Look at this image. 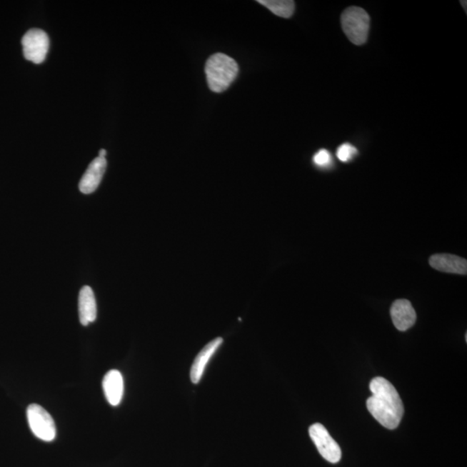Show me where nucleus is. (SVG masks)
<instances>
[{"label": "nucleus", "mask_w": 467, "mask_h": 467, "mask_svg": "<svg viewBox=\"0 0 467 467\" xmlns=\"http://www.w3.org/2000/svg\"><path fill=\"white\" fill-rule=\"evenodd\" d=\"M370 389L372 396L366 401L368 412L384 428L396 429L404 413L403 401L398 392L383 378L372 379Z\"/></svg>", "instance_id": "f257e3e1"}, {"label": "nucleus", "mask_w": 467, "mask_h": 467, "mask_svg": "<svg viewBox=\"0 0 467 467\" xmlns=\"http://www.w3.org/2000/svg\"><path fill=\"white\" fill-rule=\"evenodd\" d=\"M236 61L223 53H216L208 59L206 74L211 91L222 93L235 81L238 74Z\"/></svg>", "instance_id": "f03ea898"}, {"label": "nucleus", "mask_w": 467, "mask_h": 467, "mask_svg": "<svg viewBox=\"0 0 467 467\" xmlns=\"http://www.w3.org/2000/svg\"><path fill=\"white\" fill-rule=\"evenodd\" d=\"M370 22V16L360 7L347 8L341 16L343 31L351 42L356 45L366 43Z\"/></svg>", "instance_id": "7ed1b4c3"}, {"label": "nucleus", "mask_w": 467, "mask_h": 467, "mask_svg": "<svg viewBox=\"0 0 467 467\" xmlns=\"http://www.w3.org/2000/svg\"><path fill=\"white\" fill-rule=\"evenodd\" d=\"M28 423L32 433L44 441H52L56 436L54 420L43 407L39 404H31L27 408Z\"/></svg>", "instance_id": "20e7f679"}, {"label": "nucleus", "mask_w": 467, "mask_h": 467, "mask_svg": "<svg viewBox=\"0 0 467 467\" xmlns=\"http://www.w3.org/2000/svg\"><path fill=\"white\" fill-rule=\"evenodd\" d=\"M22 45L24 57L32 63L40 64L46 59L50 40L45 31L32 29L23 36Z\"/></svg>", "instance_id": "39448f33"}, {"label": "nucleus", "mask_w": 467, "mask_h": 467, "mask_svg": "<svg viewBox=\"0 0 467 467\" xmlns=\"http://www.w3.org/2000/svg\"><path fill=\"white\" fill-rule=\"evenodd\" d=\"M309 434L311 441L317 446L318 453L325 460L333 464L341 460L342 453L340 446L322 424L311 425Z\"/></svg>", "instance_id": "423d86ee"}, {"label": "nucleus", "mask_w": 467, "mask_h": 467, "mask_svg": "<svg viewBox=\"0 0 467 467\" xmlns=\"http://www.w3.org/2000/svg\"><path fill=\"white\" fill-rule=\"evenodd\" d=\"M391 315L393 323L401 331L411 328L416 321V310L407 300H397L393 303Z\"/></svg>", "instance_id": "0eeeda50"}, {"label": "nucleus", "mask_w": 467, "mask_h": 467, "mask_svg": "<svg viewBox=\"0 0 467 467\" xmlns=\"http://www.w3.org/2000/svg\"><path fill=\"white\" fill-rule=\"evenodd\" d=\"M106 161L98 157L90 163L88 169L79 183V189L84 194H91L96 191L105 174Z\"/></svg>", "instance_id": "6e6552de"}, {"label": "nucleus", "mask_w": 467, "mask_h": 467, "mask_svg": "<svg viewBox=\"0 0 467 467\" xmlns=\"http://www.w3.org/2000/svg\"><path fill=\"white\" fill-rule=\"evenodd\" d=\"M429 263L438 271L462 274V276H466L467 273L466 260L450 253H436L430 257Z\"/></svg>", "instance_id": "1a4fd4ad"}, {"label": "nucleus", "mask_w": 467, "mask_h": 467, "mask_svg": "<svg viewBox=\"0 0 467 467\" xmlns=\"http://www.w3.org/2000/svg\"><path fill=\"white\" fill-rule=\"evenodd\" d=\"M223 343L224 339L222 338H216L210 343H208L201 350L198 356H196L191 368V380L192 383H199L200 382L207 363L210 361L211 356L215 354L217 349L222 346Z\"/></svg>", "instance_id": "9d476101"}, {"label": "nucleus", "mask_w": 467, "mask_h": 467, "mask_svg": "<svg viewBox=\"0 0 467 467\" xmlns=\"http://www.w3.org/2000/svg\"><path fill=\"white\" fill-rule=\"evenodd\" d=\"M104 394L106 400L112 406H118L122 400L124 393V381L121 373L117 370H112L106 373L102 381Z\"/></svg>", "instance_id": "9b49d317"}, {"label": "nucleus", "mask_w": 467, "mask_h": 467, "mask_svg": "<svg viewBox=\"0 0 467 467\" xmlns=\"http://www.w3.org/2000/svg\"><path fill=\"white\" fill-rule=\"evenodd\" d=\"M79 307V318L81 325L87 326L96 321L97 317V306L93 290L89 286H84L81 289L78 298Z\"/></svg>", "instance_id": "f8f14e48"}, {"label": "nucleus", "mask_w": 467, "mask_h": 467, "mask_svg": "<svg viewBox=\"0 0 467 467\" xmlns=\"http://www.w3.org/2000/svg\"><path fill=\"white\" fill-rule=\"evenodd\" d=\"M261 5L267 7L278 17L288 19L293 14L295 3L291 0H259Z\"/></svg>", "instance_id": "ddd939ff"}, {"label": "nucleus", "mask_w": 467, "mask_h": 467, "mask_svg": "<svg viewBox=\"0 0 467 467\" xmlns=\"http://www.w3.org/2000/svg\"><path fill=\"white\" fill-rule=\"evenodd\" d=\"M356 154H358V150L349 143H345L340 146L337 151L338 159L343 163L349 162Z\"/></svg>", "instance_id": "4468645a"}, {"label": "nucleus", "mask_w": 467, "mask_h": 467, "mask_svg": "<svg viewBox=\"0 0 467 467\" xmlns=\"http://www.w3.org/2000/svg\"><path fill=\"white\" fill-rule=\"evenodd\" d=\"M313 163L318 167L328 168L333 165V159L329 151L321 149L313 156Z\"/></svg>", "instance_id": "2eb2a0df"}, {"label": "nucleus", "mask_w": 467, "mask_h": 467, "mask_svg": "<svg viewBox=\"0 0 467 467\" xmlns=\"http://www.w3.org/2000/svg\"><path fill=\"white\" fill-rule=\"evenodd\" d=\"M106 155V151L105 149H101L99 151V157L105 159Z\"/></svg>", "instance_id": "dca6fc26"}]
</instances>
